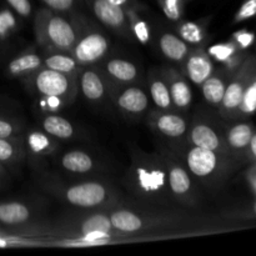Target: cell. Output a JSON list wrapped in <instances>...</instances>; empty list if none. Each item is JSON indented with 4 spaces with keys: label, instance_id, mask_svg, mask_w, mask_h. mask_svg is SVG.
<instances>
[{
    "label": "cell",
    "instance_id": "obj_22",
    "mask_svg": "<svg viewBox=\"0 0 256 256\" xmlns=\"http://www.w3.org/2000/svg\"><path fill=\"white\" fill-rule=\"evenodd\" d=\"M60 165L68 172L78 175L90 174L98 169V162L94 158L82 150H70L60 159Z\"/></svg>",
    "mask_w": 256,
    "mask_h": 256
},
{
    "label": "cell",
    "instance_id": "obj_39",
    "mask_svg": "<svg viewBox=\"0 0 256 256\" xmlns=\"http://www.w3.org/2000/svg\"><path fill=\"white\" fill-rule=\"evenodd\" d=\"M22 130V126L15 122L8 119H0V138L16 136Z\"/></svg>",
    "mask_w": 256,
    "mask_h": 256
},
{
    "label": "cell",
    "instance_id": "obj_42",
    "mask_svg": "<svg viewBox=\"0 0 256 256\" xmlns=\"http://www.w3.org/2000/svg\"><path fill=\"white\" fill-rule=\"evenodd\" d=\"M246 155L249 156L250 160H254V162H256V132H254L252 140H250Z\"/></svg>",
    "mask_w": 256,
    "mask_h": 256
},
{
    "label": "cell",
    "instance_id": "obj_24",
    "mask_svg": "<svg viewBox=\"0 0 256 256\" xmlns=\"http://www.w3.org/2000/svg\"><path fill=\"white\" fill-rule=\"evenodd\" d=\"M42 66L75 76H79V72L82 68L72 56V52H59V50H52L49 54H46V56L42 58Z\"/></svg>",
    "mask_w": 256,
    "mask_h": 256
},
{
    "label": "cell",
    "instance_id": "obj_36",
    "mask_svg": "<svg viewBox=\"0 0 256 256\" xmlns=\"http://www.w3.org/2000/svg\"><path fill=\"white\" fill-rule=\"evenodd\" d=\"M16 26V20L9 10L0 12V38H6Z\"/></svg>",
    "mask_w": 256,
    "mask_h": 256
},
{
    "label": "cell",
    "instance_id": "obj_16",
    "mask_svg": "<svg viewBox=\"0 0 256 256\" xmlns=\"http://www.w3.org/2000/svg\"><path fill=\"white\" fill-rule=\"evenodd\" d=\"M162 74L166 80L174 110L176 112L189 110L192 102V92L186 78L180 74L176 69L170 66L164 68L162 70Z\"/></svg>",
    "mask_w": 256,
    "mask_h": 256
},
{
    "label": "cell",
    "instance_id": "obj_30",
    "mask_svg": "<svg viewBox=\"0 0 256 256\" xmlns=\"http://www.w3.org/2000/svg\"><path fill=\"white\" fill-rule=\"evenodd\" d=\"M176 34L190 46H202L206 40V30L196 22H182L176 28Z\"/></svg>",
    "mask_w": 256,
    "mask_h": 256
},
{
    "label": "cell",
    "instance_id": "obj_32",
    "mask_svg": "<svg viewBox=\"0 0 256 256\" xmlns=\"http://www.w3.org/2000/svg\"><path fill=\"white\" fill-rule=\"evenodd\" d=\"M128 19H129L130 29H132V36L140 42V44H148L152 38L150 26L139 14L135 8H128L126 9Z\"/></svg>",
    "mask_w": 256,
    "mask_h": 256
},
{
    "label": "cell",
    "instance_id": "obj_38",
    "mask_svg": "<svg viewBox=\"0 0 256 256\" xmlns=\"http://www.w3.org/2000/svg\"><path fill=\"white\" fill-rule=\"evenodd\" d=\"M232 40L236 44L239 49L245 50L254 42L255 34L252 32H248V30H239V32L232 34Z\"/></svg>",
    "mask_w": 256,
    "mask_h": 256
},
{
    "label": "cell",
    "instance_id": "obj_13",
    "mask_svg": "<svg viewBox=\"0 0 256 256\" xmlns=\"http://www.w3.org/2000/svg\"><path fill=\"white\" fill-rule=\"evenodd\" d=\"M89 2L92 14L102 25L125 39H132V32L126 9L112 4L109 0H89Z\"/></svg>",
    "mask_w": 256,
    "mask_h": 256
},
{
    "label": "cell",
    "instance_id": "obj_14",
    "mask_svg": "<svg viewBox=\"0 0 256 256\" xmlns=\"http://www.w3.org/2000/svg\"><path fill=\"white\" fill-rule=\"evenodd\" d=\"M182 64L185 78L199 88L215 72V65L212 56L202 46L192 48Z\"/></svg>",
    "mask_w": 256,
    "mask_h": 256
},
{
    "label": "cell",
    "instance_id": "obj_34",
    "mask_svg": "<svg viewBox=\"0 0 256 256\" xmlns=\"http://www.w3.org/2000/svg\"><path fill=\"white\" fill-rule=\"evenodd\" d=\"M165 16L172 22H180L184 10L182 0H159Z\"/></svg>",
    "mask_w": 256,
    "mask_h": 256
},
{
    "label": "cell",
    "instance_id": "obj_45",
    "mask_svg": "<svg viewBox=\"0 0 256 256\" xmlns=\"http://www.w3.org/2000/svg\"><path fill=\"white\" fill-rule=\"evenodd\" d=\"M250 218H256V199L254 202V204H252V210H250Z\"/></svg>",
    "mask_w": 256,
    "mask_h": 256
},
{
    "label": "cell",
    "instance_id": "obj_1",
    "mask_svg": "<svg viewBox=\"0 0 256 256\" xmlns=\"http://www.w3.org/2000/svg\"><path fill=\"white\" fill-rule=\"evenodd\" d=\"M128 189L146 202L168 205L175 202L168 182L162 154H146L140 149L132 152V164L126 174Z\"/></svg>",
    "mask_w": 256,
    "mask_h": 256
},
{
    "label": "cell",
    "instance_id": "obj_11",
    "mask_svg": "<svg viewBox=\"0 0 256 256\" xmlns=\"http://www.w3.org/2000/svg\"><path fill=\"white\" fill-rule=\"evenodd\" d=\"M109 96L125 115L140 116L150 108V96L138 85L109 84Z\"/></svg>",
    "mask_w": 256,
    "mask_h": 256
},
{
    "label": "cell",
    "instance_id": "obj_29",
    "mask_svg": "<svg viewBox=\"0 0 256 256\" xmlns=\"http://www.w3.org/2000/svg\"><path fill=\"white\" fill-rule=\"evenodd\" d=\"M32 219L29 206L19 202H9L0 204V224L8 226H18Z\"/></svg>",
    "mask_w": 256,
    "mask_h": 256
},
{
    "label": "cell",
    "instance_id": "obj_20",
    "mask_svg": "<svg viewBox=\"0 0 256 256\" xmlns=\"http://www.w3.org/2000/svg\"><path fill=\"white\" fill-rule=\"evenodd\" d=\"M102 72L109 84L125 85L132 84L139 78V70L135 64L125 59H109L105 62Z\"/></svg>",
    "mask_w": 256,
    "mask_h": 256
},
{
    "label": "cell",
    "instance_id": "obj_18",
    "mask_svg": "<svg viewBox=\"0 0 256 256\" xmlns=\"http://www.w3.org/2000/svg\"><path fill=\"white\" fill-rule=\"evenodd\" d=\"M254 132V126L250 122H238L225 130V142L232 159L246 156L248 148Z\"/></svg>",
    "mask_w": 256,
    "mask_h": 256
},
{
    "label": "cell",
    "instance_id": "obj_44",
    "mask_svg": "<svg viewBox=\"0 0 256 256\" xmlns=\"http://www.w3.org/2000/svg\"><path fill=\"white\" fill-rule=\"evenodd\" d=\"M112 2V4L119 5V6L124 8V9H128V8H132V0H109Z\"/></svg>",
    "mask_w": 256,
    "mask_h": 256
},
{
    "label": "cell",
    "instance_id": "obj_8",
    "mask_svg": "<svg viewBox=\"0 0 256 256\" xmlns=\"http://www.w3.org/2000/svg\"><path fill=\"white\" fill-rule=\"evenodd\" d=\"M256 74V58L246 55L239 69L230 76L226 85L224 98L220 102L219 114L224 119H235L238 109L242 104V96L245 94L248 85Z\"/></svg>",
    "mask_w": 256,
    "mask_h": 256
},
{
    "label": "cell",
    "instance_id": "obj_26",
    "mask_svg": "<svg viewBox=\"0 0 256 256\" xmlns=\"http://www.w3.org/2000/svg\"><path fill=\"white\" fill-rule=\"evenodd\" d=\"M25 149L29 150L32 155L35 156H49L52 152H56L58 149V142L56 139L50 136L49 134L42 130H32L29 134L25 136Z\"/></svg>",
    "mask_w": 256,
    "mask_h": 256
},
{
    "label": "cell",
    "instance_id": "obj_2",
    "mask_svg": "<svg viewBox=\"0 0 256 256\" xmlns=\"http://www.w3.org/2000/svg\"><path fill=\"white\" fill-rule=\"evenodd\" d=\"M182 154L178 156L182 159L185 166L195 180L205 188H218L226 179L232 165V158L214 150L195 146L188 142Z\"/></svg>",
    "mask_w": 256,
    "mask_h": 256
},
{
    "label": "cell",
    "instance_id": "obj_41",
    "mask_svg": "<svg viewBox=\"0 0 256 256\" xmlns=\"http://www.w3.org/2000/svg\"><path fill=\"white\" fill-rule=\"evenodd\" d=\"M49 9L59 12H70L74 8L75 0H42Z\"/></svg>",
    "mask_w": 256,
    "mask_h": 256
},
{
    "label": "cell",
    "instance_id": "obj_4",
    "mask_svg": "<svg viewBox=\"0 0 256 256\" xmlns=\"http://www.w3.org/2000/svg\"><path fill=\"white\" fill-rule=\"evenodd\" d=\"M52 192L62 202L80 209H99L114 204L116 194L102 182H82L68 185H49Z\"/></svg>",
    "mask_w": 256,
    "mask_h": 256
},
{
    "label": "cell",
    "instance_id": "obj_46",
    "mask_svg": "<svg viewBox=\"0 0 256 256\" xmlns=\"http://www.w3.org/2000/svg\"><path fill=\"white\" fill-rule=\"evenodd\" d=\"M2 165H0V174H2Z\"/></svg>",
    "mask_w": 256,
    "mask_h": 256
},
{
    "label": "cell",
    "instance_id": "obj_27",
    "mask_svg": "<svg viewBox=\"0 0 256 256\" xmlns=\"http://www.w3.org/2000/svg\"><path fill=\"white\" fill-rule=\"evenodd\" d=\"M42 129L56 140H70L76 134L74 125L55 112H48L42 118Z\"/></svg>",
    "mask_w": 256,
    "mask_h": 256
},
{
    "label": "cell",
    "instance_id": "obj_12",
    "mask_svg": "<svg viewBox=\"0 0 256 256\" xmlns=\"http://www.w3.org/2000/svg\"><path fill=\"white\" fill-rule=\"evenodd\" d=\"M149 126L156 134L174 142L188 138L189 122L176 110H154L148 115Z\"/></svg>",
    "mask_w": 256,
    "mask_h": 256
},
{
    "label": "cell",
    "instance_id": "obj_33",
    "mask_svg": "<svg viewBox=\"0 0 256 256\" xmlns=\"http://www.w3.org/2000/svg\"><path fill=\"white\" fill-rule=\"evenodd\" d=\"M256 110V74L252 78V82L248 85L245 94L242 96V104H240L239 109H238L236 114H235V119L238 118H245L248 115L252 114Z\"/></svg>",
    "mask_w": 256,
    "mask_h": 256
},
{
    "label": "cell",
    "instance_id": "obj_17",
    "mask_svg": "<svg viewBox=\"0 0 256 256\" xmlns=\"http://www.w3.org/2000/svg\"><path fill=\"white\" fill-rule=\"evenodd\" d=\"M72 232V239L68 240H78L82 239V238L88 236L92 234H115V235H122V236H128V235L122 234V232H118L112 226V222L110 220V215L108 212H98L94 214H90L88 216L82 218L78 226L75 228Z\"/></svg>",
    "mask_w": 256,
    "mask_h": 256
},
{
    "label": "cell",
    "instance_id": "obj_5",
    "mask_svg": "<svg viewBox=\"0 0 256 256\" xmlns=\"http://www.w3.org/2000/svg\"><path fill=\"white\" fill-rule=\"evenodd\" d=\"M115 230L132 236L162 228H179L182 216L172 214H142L132 209H115L109 212Z\"/></svg>",
    "mask_w": 256,
    "mask_h": 256
},
{
    "label": "cell",
    "instance_id": "obj_25",
    "mask_svg": "<svg viewBox=\"0 0 256 256\" xmlns=\"http://www.w3.org/2000/svg\"><path fill=\"white\" fill-rule=\"evenodd\" d=\"M149 96L158 110H174L166 80L162 72H152L149 78Z\"/></svg>",
    "mask_w": 256,
    "mask_h": 256
},
{
    "label": "cell",
    "instance_id": "obj_7",
    "mask_svg": "<svg viewBox=\"0 0 256 256\" xmlns=\"http://www.w3.org/2000/svg\"><path fill=\"white\" fill-rule=\"evenodd\" d=\"M30 85L40 96H56L70 104L78 92V76L42 66L28 76Z\"/></svg>",
    "mask_w": 256,
    "mask_h": 256
},
{
    "label": "cell",
    "instance_id": "obj_10",
    "mask_svg": "<svg viewBox=\"0 0 256 256\" xmlns=\"http://www.w3.org/2000/svg\"><path fill=\"white\" fill-rule=\"evenodd\" d=\"M188 142L195 146L214 150V152L230 156L226 142H225L224 132L222 128H219V125L205 116L196 115L194 118L192 124L189 125Z\"/></svg>",
    "mask_w": 256,
    "mask_h": 256
},
{
    "label": "cell",
    "instance_id": "obj_43",
    "mask_svg": "<svg viewBox=\"0 0 256 256\" xmlns=\"http://www.w3.org/2000/svg\"><path fill=\"white\" fill-rule=\"evenodd\" d=\"M246 179L248 182H249L252 189L256 192V165H254L252 168H250L249 172H246Z\"/></svg>",
    "mask_w": 256,
    "mask_h": 256
},
{
    "label": "cell",
    "instance_id": "obj_19",
    "mask_svg": "<svg viewBox=\"0 0 256 256\" xmlns=\"http://www.w3.org/2000/svg\"><path fill=\"white\" fill-rule=\"evenodd\" d=\"M206 52L212 56V59L220 62L222 68L230 74H234L239 69V66L242 64L248 55L245 54L244 50L239 49L232 40L212 45Z\"/></svg>",
    "mask_w": 256,
    "mask_h": 256
},
{
    "label": "cell",
    "instance_id": "obj_40",
    "mask_svg": "<svg viewBox=\"0 0 256 256\" xmlns=\"http://www.w3.org/2000/svg\"><path fill=\"white\" fill-rule=\"evenodd\" d=\"M12 10L22 18H29L32 15V4L29 0H6Z\"/></svg>",
    "mask_w": 256,
    "mask_h": 256
},
{
    "label": "cell",
    "instance_id": "obj_35",
    "mask_svg": "<svg viewBox=\"0 0 256 256\" xmlns=\"http://www.w3.org/2000/svg\"><path fill=\"white\" fill-rule=\"evenodd\" d=\"M256 15V0H245L234 16V22H242Z\"/></svg>",
    "mask_w": 256,
    "mask_h": 256
},
{
    "label": "cell",
    "instance_id": "obj_15",
    "mask_svg": "<svg viewBox=\"0 0 256 256\" xmlns=\"http://www.w3.org/2000/svg\"><path fill=\"white\" fill-rule=\"evenodd\" d=\"M79 88L88 102L96 104L109 96V82L102 72L89 65L79 72Z\"/></svg>",
    "mask_w": 256,
    "mask_h": 256
},
{
    "label": "cell",
    "instance_id": "obj_28",
    "mask_svg": "<svg viewBox=\"0 0 256 256\" xmlns=\"http://www.w3.org/2000/svg\"><path fill=\"white\" fill-rule=\"evenodd\" d=\"M42 66V58L34 52H26L8 64V72L12 76L28 78Z\"/></svg>",
    "mask_w": 256,
    "mask_h": 256
},
{
    "label": "cell",
    "instance_id": "obj_9",
    "mask_svg": "<svg viewBox=\"0 0 256 256\" xmlns=\"http://www.w3.org/2000/svg\"><path fill=\"white\" fill-rule=\"evenodd\" d=\"M79 36L72 49V56L82 66H89L104 59L110 49L106 35L95 26H88L86 22L80 24Z\"/></svg>",
    "mask_w": 256,
    "mask_h": 256
},
{
    "label": "cell",
    "instance_id": "obj_3",
    "mask_svg": "<svg viewBox=\"0 0 256 256\" xmlns=\"http://www.w3.org/2000/svg\"><path fill=\"white\" fill-rule=\"evenodd\" d=\"M36 42L49 52H72L79 36V22H70L52 9L38 12L34 22Z\"/></svg>",
    "mask_w": 256,
    "mask_h": 256
},
{
    "label": "cell",
    "instance_id": "obj_21",
    "mask_svg": "<svg viewBox=\"0 0 256 256\" xmlns=\"http://www.w3.org/2000/svg\"><path fill=\"white\" fill-rule=\"evenodd\" d=\"M232 75V74L226 72L224 68L219 70L215 69V72L202 82L200 89H202V96H204L205 102L208 104H210L214 108H219Z\"/></svg>",
    "mask_w": 256,
    "mask_h": 256
},
{
    "label": "cell",
    "instance_id": "obj_23",
    "mask_svg": "<svg viewBox=\"0 0 256 256\" xmlns=\"http://www.w3.org/2000/svg\"><path fill=\"white\" fill-rule=\"evenodd\" d=\"M159 48L166 59L174 62H182L192 50L188 42H185L178 34L162 32L159 38Z\"/></svg>",
    "mask_w": 256,
    "mask_h": 256
},
{
    "label": "cell",
    "instance_id": "obj_37",
    "mask_svg": "<svg viewBox=\"0 0 256 256\" xmlns=\"http://www.w3.org/2000/svg\"><path fill=\"white\" fill-rule=\"evenodd\" d=\"M64 105H66L64 100L56 96H40L39 99V106L46 112H56Z\"/></svg>",
    "mask_w": 256,
    "mask_h": 256
},
{
    "label": "cell",
    "instance_id": "obj_6",
    "mask_svg": "<svg viewBox=\"0 0 256 256\" xmlns=\"http://www.w3.org/2000/svg\"><path fill=\"white\" fill-rule=\"evenodd\" d=\"M162 154L164 156L168 182L174 202L188 208H195L199 205L200 196L198 188L195 186V179L182 159L175 152L168 150H162Z\"/></svg>",
    "mask_w": 256,
    "mask_h": 256
},
{
    "label": "cell",
    "instance_id": "obj_31",
    "mask_svg": "<svg viewBox=\"0 0 256 256\" xmlns=\"http://www.w3.org/2000/svg\"><path fill=\"white\" fill-rule=\"evenodd\" d=\"M24 152L25 142L22 138H0V162H18L22 158Z\"/></svg>",
    "mask_w": 256,
    "mask_h": 256
}]
</instances>
